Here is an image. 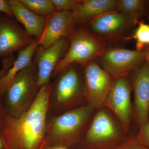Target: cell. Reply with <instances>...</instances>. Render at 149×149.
<instances>
[{
	"label": "cell",
	"instance_id": "26",
	"mask_svg": "<svg viewBox=\"0 0 149 149\" xmlns=\"http://www.w3.org/2000/svg\"><path fill=\"white\" fill-rule=\"evenodd\" d=\"M4 95L0 93V128H1L4 118L6 113V111L4 103Z\"/></svg>",
	"mask_w": 149,
	"mask_h": 149
},
{
	"label": "cell",
	"instance_id": "28",
	"mask_svg": "<svg viewBox=\"0 0 149 149\" xmlns=\"http://www.w3.org/2000/svg\"><path fill=\"white\" fill-rule=\"evenodd\" d=\"M0 149H7L0 132Z\"/></svg>",
	"mask_w": 149,
	"mask_h": 149
},
{
	"label": "cell",
	"instance_id": "5",
	"mask_svg": "<svg viewBox=\"0 0 149 149\" xmlns=\"http://www.w3.org/2000/svg\"><path fill=\"white\" fill-rule=\"evenodd\" d=\"M40 89L38 69L33 60L19 72L7 91L4 97L6 112L14 117H18L32 106Z\"/></svg>",
	"mask_w": 149,
	"mask_h": 149
},
{
	"label": "cell",
	"instance_id": "19",
	"mask_svg": "<svg viewBox=\"0 0 149 149\" xmlns=\"http://www.w3.org/2000/svg\"><path fill=\"white\" fill-rule=\"evenodd\" d=\"M20 2L32 13L40 16H49L55 9L51 0H19Z\"/></svg>",
	"mask_w": 149,
	"mask_h": 149
},
{
	"label": "cell",
	"instance_id": "17",
	"mask_svg": "<svg viewBox=\"0 0 149 149\" xmlns=\"http://www.w3.org/2000/svg\"><path fill=\"white\" fill-rule=\"evenodd\" d=\"M39 45V41L36 40L26 48L18 51L17 58L12 67L6 74L0 79V93L5 95L17 74L32 62L35 51Z\"/></svg>",
	"mask_w": 149,
	"mask_h": 149
},
{
	"label": "cell",
	"instance_id": "22",
	"mask_svg": "<svg viewBox=\"0 0 149 149\" xmlns=\"http://www.w3.org/2000/svg\"><path fill=\"white\" fill-rule=\"evenodd\" d=\"M57 11H72L78 5L79 0H51Z\"/></svg>",
	"mask_w": 149,
	"mask_h": 149
},
{
	"label": "cell",
	"instance_id": "7",
	"mask_svg": "<svg viewBox=\"0 0 149 149\" xmlns=\"http://www.w3.org/2000/svg\"><path fill=\"white\" fill-rule=\"evenodd\" d=\"M99 65L113 78L132 74L146 61L145 52L120 47H107L99 57Z\"/></svg>",
	"mask_w": 149,
	"mask_h": 149
},
{
	"label": "cell",
	"instance_id": "18",
	"mask_svg": "<svg viewBox=\"0 0 149 149\" xmlns=\"http://www.w3.org/2000/svg\"><path fill=\"white\" fill-rule=\"evenodd\" d=\"M146 2L142 0H118L116 10L139 22V19L146 12Z\"/></svg>",
	"mask_w": 149,
	"mask_h": 149
},
{
	"label": "cell",
	"instance_id": "11",
	"mask_svg": "<svg viewBox=\"0 0 149 149\" xmlns=\"http://www.w3.org/2000/svg\"><path fill=\"white\" fill-rule=\"evenodd\" d=\"M36 40L14 18L0 15V59L26 48Z\"/></svg>",
	"mask_w": 149,
	"mask_h": 149
},
{
	"label": "cell",
	"instance_id": "4",
	"mask_svg": "<svg viewBox=\"0 0 149 149\" xmlns=\"http://www.w3.org/2000/svg\"><path fill=\"white\" fill-rule=\"evenodd\" d=\"M129 132L108 108L96 110L83 141L82 149H116L129 138Z\"/></svg>",
	"mask_w": 149,
	"mask_h": 149
},
{
	"label": "cell",
	"instance_id": "29",
	"mask_svg": "<svg viewBox=\"0 0 149 149\" xmlns=\"http://www.w3.org/2000/svg\"><path fill=\"white\" fill-rule=\"evenodd\" d=\"M43 149H73L71 148H66L63 146H52L47 147V148H45Z\"/></svg>",
	"mask_w": 149,
	"mask_h": 149
},
{
	"label": "cell",
	"instance_id": "2",
	"mask_svg": "<svg viewBox=\"0 0 149 149\" xmlns=\"http://www.w3.org/2000/svg\"><path fill=\"white\" fill-rule=\"evenodd\" d=\"M96 111L87 104L57 116H49L43 149L58 146L82 149L83 137Z\"/></svg>",
	"mask_w": 149,
	"mask_h": 149
},
{
	"label": "cell",
	"instance_id": "23",
	"mask_svg": "<svg viewBox=\"0 0 149 149\" xmlns=\"http://www.w3.org/2000/svg\"><path fill=\"white\" fill-rule=\"evenodd\" d=\"M116 149H149V148L137 143L133 139L132 135H131L129 136V138L125 143Z\"/></svg>",
	"mask_w": 149,
	"mask_h": 149
},
{
	"label": "cell",
	"instance_id": "25",
	"mask_svg": "<svg viewBox=\"0 0 149 149\" xmlns=\"http://www.w3.org/2000/svg\"><path fill=\"white\" fill-rule=\"evenodd\" d=\"M0 13L14 18L13 12L7 1L0 0Z\"/></svg>",
	"mask_w": 149,
	"mask_h": 149
},
{
	"label": "cell",
	"instance_id": "6",
	"mask_svg": "<svg viewBox=\"0 0 149 149\" xmlns=\"http://www.w3.org/2000/svg\"><path fill=\"white\" fill-rule=\"evenodd\" d=\"M68 39V50L56 67L52 77L72 64L83 65L94 61L107 48L106 44L83 28L74 29Z\"/></svg>",
	"mask_w": 149,
	"mask_h": 149
},
{
	"label": "cell",
	"instance_id": "24",
	"mask_svg": "<svg viewBox=\"0 0 149 149\" xmlns=\"http://www.w3.org/2000/svg\"><path fill=\"white\" fill-rule=\"evenodd\" d=\"M2 68L0 70V79L7 73L9 70L13 65L14 60L10 56H7L2 59Z\"/></svg>",
	"mask_w": 149,
	"mask_h": 149
},
{
	"label": "cell",
	"instance_id": "12",
	"mask_svg": "<svg viewBox=\"0 0 149 149\" xmlns=\"http://www.w3.org/2000/svg\"><path fill=\"white\" fill-rule=\"evenodd\" d=\"M134 100L133 123L138 128L149 122V68L146 61L131 74Z\"/></svg>",
	"mask_w": 149,
	"mask_h": 149
},
{
	"label": "cell",
	"instance_id": "10",
	"mask_svg": "<svg viewBox=\"0 0 149 149\" xmlns=\"http://www.w3.org/2000/svg\"><path fill=\"white\" fill-rule=\"evenodd\" d=\"M88 104L95 109L103 106L111 90L114 78L94 61L82 65Z\"/></svg>",
	"mask_w": 149,
	"mask_h": 149
},
{
	"label": "cell",
	"instance_id": "20",
	"mask_svg": "<svg viewBox=\"0 0 149 149\" xmlns=\"http://www.w3.org/2000/svg\"><path fill=\"white\" fill-rule=\"evenodd\" d=\"M138 24L132 37L136 41V50L140 52L149 47V25L143 21Z\"/></svg>",
	"mask_w": 149,
	"mask_h": 149
},
{
	"label": "cell",
	"instance_id": "8",
	"mask_svg": "<svg viewBox=\"0 0 149 149\" xmlns=\"http://www.w3.org/2000/svg\"><path fill=\"white\" fill-rule=\"evenodd\" d=\"M133 90L130 74L114 78L111 90L103 106L112 112L129 132L133 123V105L131 101Z\"/></svg>",
	"mask_w": 149,
	"mask_h": 149
},
{
	"label": "cell",
	"instance_id": "9",
	"mask_svg": "<svg viewBox=\"0 0 149 149\" xmlns=\"http://www.w3.org/2000/svg\"><path fill=\"white\" fill-rule=\"evenodd\" d=\"M139 22L116 10L94 19L89 24L88 31L106 44L124 37Z\"/></svg>",
	"mask_w": 149,
	"mask_h": 149
},
{
	"label": "cell",
	"instance_id": "27",
	"mask_svg": "<svg viewBox=\"0 0 149 149\" xmlns=\"http://www.w3.org/2000/svg\"><path fill=\"white\" fill-rule=\"evenodd\" d=\"M146 54V61L148 63L149 68V47L145 48L143 50Z\"/></svg>",
	"mask_w": 149,
	"mask_h": 149
},
{
	"label": "cell",
	"instance_id": "15",
	"mask_svg": "<svg viewBox=\"0 0 149 149\" xmlns=\"http://www.w3.org/2000/svg\"><path fill=\"white\" fill-rule=\"evenodd\" d=\"M7 1L17 21L23 25L29 35L39 40L45 30L48 17L40 16L33 13L19 0H7Z\"/></svg>",
	"mask_w": 149,
	"mask_h": 149
},
{
	"label": "cell",
	"instance_id": "3",
	"mask_svg": "<svg viewBox=\"0 0 149 149\" xmlns=\"http://www.w3.org/2000/svg\"><path fill=\"white\" fill-rule=\"evenodd\" d=\"M49 84V116H56L88 104L83 73L72 64L55 76Z\"/></svg>",
	"mask_w": 149,
	"mask_h": 149
},
{
	"label": "cell",
	"instance_id": "16",
	"mask_svg": "<svg viewBox=\"0 0 149 149\" xmlns=\"http://www.w3.org/2000/svg\"><path fill=\"white\" fill-rule=\"evenodd\" d=\"M117 0H81L72 11L77 24L116 10Z\"/></svg>",
	"mask_w": 149,
	"mask_h": 149
},
{
	"label": "cell",
	"instance_id": "31",
	"mask_svg": "<svg viewBox=\"0 0 149 149\" xmlns=\"http://www.w3.org/2000/svg\"></svg>",
	"mask_w": 149,
	"mask_h": 149
},
{
	"label": "cell",
	"instance_id": "13",
	"mask_svg": "<svg viewBox=\"0 0 149 149\" xmlns=\"http://www.w3.org/2000/svg\"><path fill=\"white\" fill-rule=\"evenodd\" d=\"M70 45L68 38L58 41L48 47L39 45L34 54L38 69V84L40 88L49 84L54 70L64 57Z\"/></svg>",
	"mask_w": 149,
	"mask_h": 149
},
{
	"label": "cell",
	"instance_id": "1",
	"mask_svg": "<svg viewBox=\"0 0 149 149\" xmlns=\"http://www.w3.org/2000/svg\"><path fill=\"white\" fill-rule=\"evenodd\" d=\"M49 84L40 88L32 106L18 117L6 112L0 132L7 149L44 148L49 117Z\"/></svg>",
	"mask_w": 149,
	"mask_h": 149
},
{
	"label": "cell",
	"instance_id": "14",
	"mask_svg": "<svg viewBox=\"0 0 149 149\" xmlns=\"http://www.w3.org/2000/svg\"><path fill=\"white\" fill-rule=\"evenodd\" d=\"M77 25L72 11H55L48 16L45 30L38 40L40 46L48 47L68 39Z\"/></svg>",
	"mask_w": 149,
	"mask_h": 149
},
{
	"label": "cell",
	"instance_id": "30",
	"mask_svg": "<svg viewBox=\"0 0 149 149\" xmlns=\"http://www.w3.org/2000/svg\"><path fill=\"white\" fill-rule=\"evenodd\" d=\"M1 13H0V15H1Z\"/></svg>",
	"mask_w": 149,
	"mask_h": 149
},
{
	"label": "cell",
	"instance_id": "21",
	"mask_svg": "<svg viewBox=\"0 0 149 149\" xmlns=\"http://www.w3.org/2000/svg\"><path fill=\"white\" fill-rule=\"evenodd\" d=\"M132 136L137 143L149 148V122L140 125L137 133Z\"/></svg>",
	"mask_w": 149,
	"mask_h": 149
}]
</instances>
